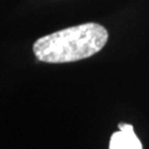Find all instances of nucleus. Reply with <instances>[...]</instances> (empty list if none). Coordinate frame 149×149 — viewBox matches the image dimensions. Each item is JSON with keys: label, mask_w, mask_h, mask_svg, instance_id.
Listing matches in <instances>:
<instances>
[{"label": "nucleus", "mask_w": 149, "mask_h": 149, "mask_svg": "<svg viewBox=\"0 0 149 149\" xmlns=\"http://www.w3.org/2000/svg\"><path fill=\"white\" fill-rule=\"evenodd\" d=\"M107 39L105 28L88 22L38 39L33 44V52L38 60L45 63H69L100 52Z\"/></svg>", "instance_id": "f257e3e1"}, {"label": "nucleus", "mask_w": 149, "mask_h": 149, "mask_svg": "<svg viewBox=\"0 0 149 149\" xmlns=\"http://www.w3.org/2000/svg\"><path fill=\"white\" fill-rule=\"evenodd\" d=\"M119 132L112 135L109 149H141L143 145L134 132V127L125 123L118 124Z\"/></svg>", "instance_id": "f03ea898"}]
</instances>
